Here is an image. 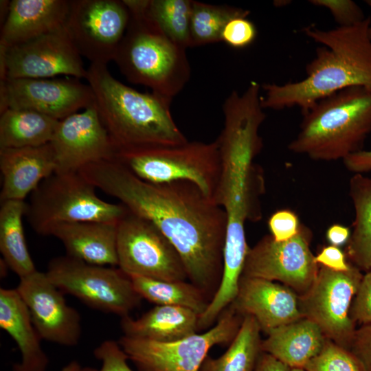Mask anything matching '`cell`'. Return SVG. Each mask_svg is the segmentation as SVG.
<instances>
[{
  "label": "cell",
  "mask_w": 371,
  "mask_h": 371,
  "mask_svg": "<svg viewBox=\"0 0 371 371\" xmlns=\"http://www.w3.org/2000/svg\"><path fill=\"white\" fill-rule=\"evenodd\" d=\"M309 2L329 10L339 27L351 26L366 18L361 8L352 0H311Z\"/></svg>",
  "instance_id": "obj_35"
},
{
  "label": "cell",
  "mask_w": 371,
  "mask_h": 371,
  "mask_svg": "<svg viewBox=\"0 0 371 371\" xmlns=\"http://www.w3.org/2000/svg\"><path fill=\"white\" fill-rule=\"evenodd\" d=\"M291 371H306V370L304 368H291Z\"/></svg>",
  "instance_id": "obj_45"
},
{
  "label": "cell",
  "mask_w": 371,
  "mask_h": 371,
  "mask_svg": "<svg viewBox=\"0 0 371 371\" xmlns=\"http://www.w3.org/2000/svg\"><path fill=\"white\" fill-rule=\"evenodd\" d=\"M370 25L369 16L351 26L322 30L311 24L303 27L306 36L322 45L306 65V78L283 85L263 84L262 108L298 107L304 115L319 100L342 89H371Z\"/></svg>",
  "instance_id": "obj_2"
},
{
  "label": "cell",
  "mask_w": 371,
  "mask_h": 371,
  "mask_svg": "<svg viewBox=\"0 0 371 371\" xmlns=\"http://www.w3.org/2000/svg\"><path fill=\"white\" fill-rule=\"evenodd\" d=\"M347 170L355 174H362L371 171V150H359L347 156L343 159Z\"/></svg>",
  "instance_id": "obj_40"
},
{
  "label": "cell",
  "mask_w": 371,
  "mask_h": 371,
  "mask_svg": "<svg viewBox=\"0 0 371 371\" xmlns=\"http://www.w3.org/2000/svg\"><path fill=\"white\" fill-rule=\"evenodd\" d=\"M192 1L148 0L147 12L161 30L173 42L187 49L191 47Z\"/></svg>",
  "instance_id": "obj_31"
},
{
  "label": "cell",
  "mask_w": 371,
  "mask_h": 371,
  "mask_svg": "<svg viewBox=\"0 0 371 371\" xmlns=\"http://www.w3.org/2000/svg\"><path fill=\"white\" fill-rule=\"evenodd\" d=\"M130 18L113 61L131 82L172 100L190 77L185 48L170 40L147 12L148 0H123Z\"/></svg>",
  "instance_id": "obj_4"
},
{
  "label": "cell",
  "mask_w": 371,
  "mask_h": 371,
  "mask_svg": "<svg viewBox=\"0 0 371 371\" xmlns=\"http://www.w3.org/2000/svg\"><path fill=\"white\" fill-rule=\"evenodd\" d=\"M229 306L242 316H253L267 333L304 317L291 289L258 278L242 276L237 296Z\"/></svg>",
  "instance_id": "obj_18"
},
{
  "label": "cell",
  "mask_w": 371,
  "mask_h": 371,
  "mask_svg": "<svg viewBox=\"0 0 371 371\" xmlns=\"http://www.w3.org/2000/svg\"><path fill=\"white\" fill-rule=\"evenodd\" d=\"M95 357L102 363L100 369L82 368V371H133L128 366L127 355L117 341L107 339L94 350Z\"/></svg>",
  "instance_id": "obj_34"
},
{
  "label": "cell",
  "mask_w": 371,
  "mask_h": 371,
  "mask_svg": "<svg viewBox=\"0 0 371 371\" xmlns=\"http://www.w3.org/2000/svg\"><path fill=\"white\" fill-rule=\"evenodd\" d=\"M117 223L100 221L62 223L52 226L53 236L64 245L66 255L85 262L117 267Z\"/></svg>",
  "instance_id": "obj_21"
},
{
  "label": "cell",
  "mask_w": 371,
  "mask_h": 371,
  "mask_svg": "<svg viewBox=\"0 0 371 371\" xmlns=\"http://www.w3.org/2000/svg\"><path fill=\"white\" fill-rule=\"evenodd\" d=\"M355 209L348 244L350 258L363 269H371V178L355 174L349 181Z\"/></svg>",
  "instance_id": "obj_27"
},
{
  "label": "cell",
  "mask_w": 371,
  "mask_h": 371,
  "mask_svg": "<svg viewBox=\"0 0 371 371\" xmlns=\"http://www.w3.org/2000/svg\"><path fill=\"white\" fill-rule=\"evenodd\" d=\"M82 368L77 361H72L64 366L60 371H82Z\"/></svg>",
  "instance_id": "obj_43"
},
{
  "label": "cell",
  "mask_w": 371,
  "mask_h": 371,
  "mask_svg": "<svg viewBox=\"0 0 371 371\" xmlns=\"http://www.w3.org/2000/svg\"><path fill=\"white\" fill-rule=\"evenodd\" d=\"M45 273L63 293L121 317L129 315L142 299L130 277L119 267L92 265L65 255L52 258Z\"/></svg>",
  "instance_id": "obj_8"
},
{
  "label": "cell",
  "mask_w": 371,
  "mask_h": 371,
  "mask_svg": "<svg viewBox=\"0 0 371 371\" xmlns=\"http://www.w3.org/2000/svg\"><path fill=\"white\" fill-rule=\"evenodd\" d=\"M291 368L272 355L263 352L257 361L254 371H291Z\"/></svg>",
  "instance_id": "obj_41"
},
{
  "label": "cell",
  "mask_w": 371,
  "mask_h": 371,
  "mask_svg": "<svg viewBox=\"0 0 371 371\" xmlns=\"http://www.w3.org/2000/svg\"><path fill=\"white\" fill-rule=\"evenodd\" d=\"M79 173L156 225L181 256L188 279L212 300L223 270L227 218L221 206L192 182L150 183L115 159L89 164Z\"/></svg>",
  "instance_id": "obj_1"
},
{
  "label": "cell",
  "mask_w": 371,
  "mask_h": 371,
  "mask_svg": "<svg viewBox=\"0 0 371 371\" xmlns=\"http://www.w3.org/2000/svg\"><path fill=\"white\" fill-rule=\"evenodd\" d=\"M366 3L371 8V0H366L365 1ZM368 34L370 38H371V25H370L369 30H368Z\"/></svg>",
  "instance_id": "obj_44"
},
{
  "label": "cell",
  "mask_w": 371,
  "mask_h": 371,
  "mask_svg": "<svg viewBox=\"0 0 371 371\" xmlns=\"http://www.w3.org/2000/svg\"><path fill=\"white\" fill-rule=\"evenodd\" d=\"M261 328L251 315L243 316L228 349L218 358L206 357L200 371H254L261 354Z\"/></svg>",
  "instance_id": "obj_28"
},
{
  "label": "cell",
  "mask_w": 371,
  "mask_h": 371,
  "mask_svg": "<svg viewBox=\"0 0 371 371\" xmlns=\"http://www.w3.org/2000/svg\"><path fill=\"white\" fill-rule=\"evenodd\" d=\"M350 236L348 227L339 224H334L326 231V238L331 245L339 247L344 244Z\"/></svg>",
  "instance_id": "obj_42"
},
{
  "label": "cell",
  "mask_w": 371,
  "mask_h": 371,
  "mask_svg": "<svg viewBox=\"0 0 371 371\" xmlns=\"http://www.w3.org/2000/svg\"><path fill=\"white\" fill-rule=\"evenodd\" d=\"M115 159L144 181L153 183L190 181L213 199L221 173L216 140L117 148Z\"/></svg>",
  "instance_id": "obj_6"
},
{
  "label": "cell",
  "mask_w": 371,
  "mask_h": 371,
  "mask_svg": "<svg viewBox=\"0 0 371 371\" xmlns=\"http://www.w3.org/2000/svg\"><path fill=\"white\" fill-rule=\"evenodd\" d=\"M1 80L52 78L58 75L86 78L82 56L65 25L0 51Z\"/></svg>",
  "instance_id": "obj_12"
},
{
  "label": "cell",
  "mask_w": 371,
  "mask_h": 371,
  "mask_svg": "<svg viewBox=\"0 0 371 371\" xmlns=\"http://www.w3.org/2000/svg\"><path fill=\"white\" fill-rule=\"evenodd\" d=\"M352 315L361 323L371 324V271L361 278L355 295Z\"/></svg>",
  "instance_id": "obj_37"
},
{
  "label": "cell",
  "mask_w": 371,
  "mask_h": 371,
  "mask_svg": "<svg viewBox=\"0 0 371 371\" xmlns=\"http://www.w3.org/2000/svg\"><path fill=\"white\" fill-rule=\"evenodd\" d=\"M351 352L360 361L366 371H371V324L355 333Z\"/></svg>",
  "instance_id": "obj_38"
},
{
  "label": "cell",
  "mask_w": 371,
  "mask_h": 371,
  "mask_svg": "<svg viewBox=\"0 0 371 371\" xmlns=\"http://www.w3.org/2000/svg\"><path fill=\"white\" fill-rule=\"evenodd\" d=\"M362 277L355 267L339 272L322 267L311 288L299 300L303 316L315 322L326 338L339 346L354 337L349 308Z\"/></svg>",
  "instance_id": "obj_14"
},
{
  "label": "cell",
  "mask_w": 371,
  "mask_h": 371,
  "mask_svg": "<svg viewBox=\"0 0 371 371\" xmlns=\"http://www.w3.org/2000/svg\"><path fill=\"white\" fill-rule=\"evenodd\" d=\"M85 80L116 148L188 142L171 115V100L126 86L111 75L107 65L90 64Z\"/></svg>",
  "instance_id": "obj_3"
},
{
  "label": "cell",
  "mask_w": 371,
  "mask_h": 371,
  "mask_svg": "<svg viewBox=\"0 0 371 371\" xmlns=\"http://www.w3.org/2000/svg\"><path fill=\"white\" fill-rule=\"evenodd\" d=\"M117 267L128 276L186 281L185 266L176 249L150 221L128 210L117 227Z\"/></svg>",
  "instance_id": "obj_10"
},
{
  "label": "cell",
  "mask_w": 371,
  "mask_h": 371,
  "mask_svg": "<svg viewBox=\"0 0 371 371\" xmlns=\"http://www.w3.org/2000/svg\"><path fill=\"white\" fill-rule=\"evenodd\" d=\"M0 327L14 339L21 354L13 371L46 370L49 359L41 347L42 339L16 289H0Z\"/></svg>",
  "instance_id": "obj_22"
},
{
  "label": "cell",
  "mask_w": 371,
  "mask_h": 371,
  "mask_svg": "<svg viewBox=\"0 0 371 371\" xmlns=\"http://www.w3.org/2000/svg\"><path fill=\"white\" fill-rule=\"evenodd\" d=\"M70 1L12 0L1 29L0 51L65 25Z\"/></svg>",
  "instance_id": "obj_19"
},
{
  "label": "cell",
  "mask_w": 371,
  "mask_h": 371,
  "mask_svg": "<svg viewBox=\"0 0 371 371\" xmlns=\"http://www.w3.org/2000/svg\"><path fill=\"white\" fill-rule=\"evenodd\" d=\"M271 235L276 241H285L295 236L301 225L295 213L289 210L275 212L268 221Z\"/></svg>",
  "instance_id": "obj_36"
},
{
  "label": "cell",
  "mask_w": 371,
  "mask_h": 371,
  "mask_svg": "<svg viewBox=\"0 0 371 371\" xmlns=\"http://www.w3.org/2000/svg\"><path fill=\"white\" fill-rule=\"evenodd\" d=\"M306 371H366L358 359L327 338L321 352L310 360Z\"/></svg>",
  "instance_id": "obj_32"
},
{
  "label": "cell",
  "mask_w": 371,
  "mask_h": 371,
  "mask_svg": "<svg viewBox=\"0 0 371 371\" xmlns=\"http://www.w3.org/2000/svg\"><path fill=\"white\" fill-rule=\"evenodd\" d=\"M26 212L25 201L1 202L0 251L8 267L19 279L36 271L29 253L23 227Z\"/></svg>",
  "instance_id": "obj_26"
},
{
  "label": "cell",
  "mask_w": 371,
  "mask_h": 371,
  "mask_svg": "<svg viewBox=\"0 0 371 371\" xmlns=\"http://www.w3.org/2000/svg\"><path fill=\"white\" fill-rule=\"evenodd\" d=\"M49 144L59 173L79 172L89 164L115 159L117 150L95 104L59 120Z\"/></svg>",
  "instance_id": "obj_16"
},
{
  "label": "cell",
  "mask_w": 371,
  "mask_h": 371,
  "mask_svg": "<svg viewBox=\"0 0 371 371\" xmlns=\"http://www.w3.org/2000/svg\"><path fill=\"white\" fill-rule=\"evenodd\" d=\"M302 115L289 150L317 161L343 160L361 150L371 132V89H342L319 100Z\"/></svg>",
  "instance_id": "obj_5"
},
{
  "label": "cell",
  "mask_w": 371,
  "mask_h": 371,
  "mask_svg": "<svg viewBox=\"0 0 371 371\" xmlns=\"http://www.w3.org/2000/svg\"><path fill=\"white\" fill-rule=\"evenodd\" d=\"M95 188L79 172H54L30 194L25 216L32 229L43 236L62 223H118L128 210L122 203L101 199Z\"/></svg>",
  "instance_id": "obj_7"
},
{
  "label": "cell",
  "mask_w": 371,
  "mask_h": 371,
  "mask_svg": "<svg viewBox=\"0 0 371 371\" xmlns=\"http://www.w3.org/2000/svg\"><path fill=\"white\" fill-rule=\"evenodd\" d=\"M2 176L1 202L25 201L38 186L56 170L50 144L20 148H0Z\"/></svg>",
  "instance_id": "obj_20"
},
{
  "label": "cell",
  "mask_w": 371,
  "mask_h": 371,
  "mask_svg": "<svg viewBox=\"0 0 371 371\" xmlns=\"http://www.w3.org/2000/svg\"><path fill=\"white\" fill-rule=\"evenodd\" d=\"M247 16H239L229 21L222 31L221 41L235 49H243L251 45L258 32L255 24Z\"/></svg>",
  "instance_id": "obj_33"
},
{
  "label": "cell",
  "mask_w": 371,
  "mask_h": 371,
  "mask_svg": "<svg viewBox=\"0 0 371 371\" xmlns=\"http://www.w3.org/2000/svg\"><path fill=\"white\" fill-rule=\"evenodd\" d=\"M199 315L177 306L156 305L137 319L121 317L123 335L159 342H170L196 333Z\"/></svg>",
  "instance_id": "obj_24"
},
{
  "label": "cell",
  "mask_w": 371,
  "mask_h": 371,
  "mask_svg": "<svg viewBox=\"0 0 371 371\" xmlns=\"http://www.w3.org/2000/svg\"><path fill=\"white\" fill-rule=\"evenodd\" d=\"M58 122L32 110L6 109L1 112L0 148L34 147L49 144Z\"/></svg>",
  "instance_id": "obj_25"
},
{
  "label": "cell",
  "mask_w": 371,
  "mask_h": 371,
  "mask_svg": "<svg viewBox=\"0 0 371 371\" xmlns=\"http://www.w3.org/2000/svg\"><path fill=\"white\" fill-rule=\"evenodd\" d=\"M311 236L310 231L302 225L299 232L285 241L265 236L249 249L242 276L280 281L304 295L319 269L310 249Z\"/></svg>",
  "instance_id": "obj_13"
},
{
  "label": "cell",
  "mask_w": 371,
  "mask_h": 371,
  "mask_svg": "<svg viewBox=\"0 0 371 371\" xmlns=\"http://www.w3.org/2000/svg\"><path fill=\"white\" fill-rule=\"evenodd\" d=\"M243 316L229 306L208 330L170 341L159 342L123 335L117 341L139 371H200L209 350L231 342Z\"/></svg>",
  "instance_id": "obj_9"
},
{
  "label": "cell",
  "mask_w": 371,
  "mask_h": 371,
  "mask_svg": "<svg viewBox=\"0 0 371 371\" xmlns=\"http://www.w3.org/2000/svg\"><path fill=\"white\" fill-rule=\"evenodd\" d=\"M93 104L90 86L78 78L1 80L0 112L27 109L61 120Z\"/></svg>",
  "instance_id": "obj_15"
},
{
  "label": "cell",
  "mask_w": 371,
  "mask_h": 371,
  "mask_svg": "<svg viewBox=\"0 0 371 371\" xmlns=\"http://www.w3.org/2000/svg\"><path fill=\"white\" fill-rule=\"evenodd\" d=\"M267 334V338L262 341V351L291 368H304L321 352L327 339L319 326L306 317L273 328Z\"/></svg>",
  "instance_id": "obj_23"
},
{
  "label": "cell",
  "mask_w": 371,
  "mask_h": 371,
  "mask_svg": "<svg viewBox=\"0 0 371 371\" xmlns=\"http://www.w3.org/2000/svg\"><path fill=\"white\" fill-rule=\"evenodd\" d=\"M123 1L71 0L66 29L82 56L91 64L113 60L129 22Z\"/></svg>",
  "instance_id": "obj_11"
},
{
  "label": "cell",
  "mask_w": 371,
  "mask_h": 371,
  "mask_svg": "<svg viewBox=\"0 0 371 371\" xmlns=\"http://www.w3.org/2000/svg\"><path fill=\"white\" fill-rule=\"evenodd\" d=\"M129 277L142 298L156 305L181 306L201 315L210 302L201 289L186 280L164 281L138 276Z\"/></svg>",
  "instance_id": "obj_29"
},
{
  "label": "cell",
  "mask_w": 371,
  "mask_h": 371,
  "mask_svg": "<svg viewBox=\"0 0 371 371\" xmlns=\"http://www.w3.org/2000/svg\"><path fill=\"white\" fill-rule=\"evenodd\" d=\"M315 261L322 267L335 271H347L351 267L346 262L342 251L338 247L333 245L324 247L315 256Z\"/></svg>",
  "instance_id": "obj_39"
},
{
  "label": "cell",
  "mask_w": 371,
  "mask_h": 371,
  "mask_svg": "<svg viewBox=\"0 0 371 371\" xmlns=\"http://www.w3.org/2000/svg\"><path fill=\"white\" fill-rule=\"evenodd\" d=\"M249 11L229 5H216L192 1L191 47L221 41V33L232 19L249 16Z\"/></svg>",
  "instance_id": "obj_30"
},
{
  "label": "cell",
  "mask_w": 371,
  "mask_h": 371,
  "mask_svg": "<svg viewBox=\"0 0 371 371\" xmlns=\"http://www.w3.org/2000/svg\"><path fill=\"white\" fill-rule=\"evenodd\" d=\"M16 289L42 339L65 346L78 344L82 335L80 315L67 304L64 293L45 272L36 270L20 278Z\"/></svg>",
  "instance_id": "obj_17"
}]
</instances>
